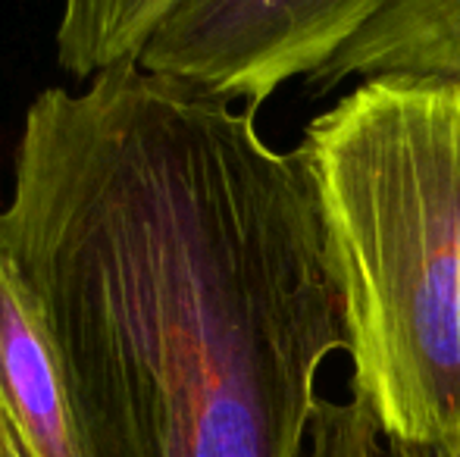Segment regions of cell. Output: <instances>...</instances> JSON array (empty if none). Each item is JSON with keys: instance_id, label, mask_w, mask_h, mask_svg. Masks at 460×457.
Instances as JSON below:
<instances>
[{"instance_id": "obj_1", "label": "cell", "mask_w": 460, "mask_h": 457, "mask_svg": "<svg viewBox=\"0 0 460 457\" xmlns=\"http://www.w3.org/2000/svg\"><path fill=\"white\" fill-rule=\"evenodd\" d=\"M0 254L82 457H304L345 304L301 147L254 107L119 63L35 94Z\"/></svg>"}, {"instance_id": "obj_2", "label": "cell", "mask_w": 460, "mask_h": 457, "mask_svg": "<svg viewBox=\"0 0 460 457\" xmlns=\"http://www.w3.org/2000/svg\"><path fill=\"white\" fill-rule=\"evenodd\" d=\"M351 391L392 439L460 457V85L364 79L304 126Z\"/></svg>"}, {"instance_id": "obj_3", "label": "cell", "mask_w": 460, "mask_h": 457, "mask_svg": "<svg viewBox=\"0 0 460 457\" xmlns=\"http://www.w3.org/2000/svg\"><path fill=\"white\" fill-rule=\"evenodd\" d=\"M394 0H179L138 57L179 79L261 110L282 85L307 82Z\"/></svg>"}, {"instance_id": "obj_4", "label": "cell", "mask_w": 460, "mask_h": 457, "mask_svg": "<svg viewBox=\"0 0 460 457\" xmlns=\"http://www.w3.org/2000/svg\"><path fill=\"white\" fill-rule=\"evenodd\" d=\"M0 417L25 457H82L54 347L22 279L0 254Z\"/></svg>"}, {"instance_id": "obj_5", "label": "cell", "mask_w": 460, "mask_h": 457, "mask_svg": "<svg viewBox=\"0 0 460 457\" xmlns=\"http://www.w3.org/2000/svg\"><path fill=\"white\" fill-rule=\"evenodd\" d=\"M379 75L445 79L460 85V0H394L304 88L329 98L348 82Z\"/></svg>"}, {"instance_id": "obj_6", "label": "cell", "mask_w": 460, "mask_h": 457, "mask_svg": "<svg viewBox=\"0 0 460 457\" xmlns=\"http://www.w3.org/2000/svg\"><path fill=\"white\" fill-rule=\"evenodd\" d=\"M179 0H60L57 63L75 82L138 63L145 44Z\"/></svg>"}, {"instance_id": "obj_7", "label": "cell", "mask_w": 460, "mask_h": 457, "mask_svg": "<svg viewBox=\"0 0 460 457\" xmlns=\"http://www.w3.org/2000/svg\"><path fill=\"white\" fill-rule=\"evenodd\" d=\"M304 457H455L407 445L382 429L364 398H320Z\"/></svg>"}, {"instance_id": "obj_8", "label": "cell", "mask_w": 460, "mask_h": 457, "mask_svg": "<svg viewBox=\"0 0 460 457\" xmlns=\"http://www.w3.org/2000/svg\"><path fill=\"white\" fill-rule=\"evenodd\" d=\"M0 457H25L22 445H19V439L13 435L10 423L0 417Z\"/></svg>"}]
</instances>
